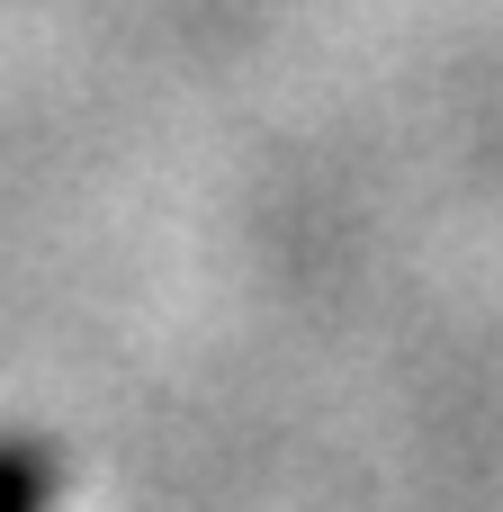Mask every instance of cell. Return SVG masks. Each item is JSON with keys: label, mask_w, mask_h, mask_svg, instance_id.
Here are the masks:
<instances>
[{"label": "cell", "mask_w": 503, "mask_h": 512, "mask_svg": "<svg viewBox=\"0 0 503 512\" xmlns=\"http://www.w3.org/2000/svg\"><path fill=\"white\" fill-rule=\"evenodd\" d=\"M54 504H63L54 441H0V512H54Z\"/></svg>", "instance_id": "6da1fadb"}]
</instances>
